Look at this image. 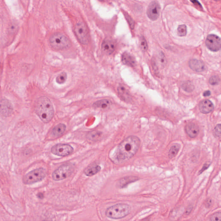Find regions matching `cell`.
Listing matches in <instances>:
<instances>
[{
  "label": "cell",
  "mask_w": 221,
  "mask_h": 221,
  "mask_svg": "<svg viewBox=\"0 0 221 221\" xmlns=\"http://www.w3.org/2000/svg\"><path fill=\"white\" fill-rule=\"evenodd\" d=\"M115 44L114 42L110 40H105L102 43V50L106 54H112L115 51Z\"/></svg>",
  "instance_id": "obj_15"
},
{
  "label": "cell",
  "mask_w": 221,
  "mask_h": 221,
  "mask_svg": "<svg viewBox=\"0 0 221 221\" xmlns=\"http://www.w3.org/2000/svg\"><path fill=\"white\" fill-rule=\"evenodd\" d=\"M46 175V171L43 168H39L30 171L23 178V183L32 184L43 179Z\"/></svg>",
  "instance_id": "obj_5"
},
{
  "label": "cell",
  "mask_w": 221,
  "mask_h": 221,
  "mask_svg": "<svg viewBox=\"0 0 221 221\" xmlns=\"http://www.w3.org/2000/svg\"><path fill=\"white\" fill-rule=\"evenodd\" d=\"M51 46L56 49H63L69 47L71 43L68 38L60 33H55L49 39Z\"/></svg>",
  "instance_id": "obj_4"
},
{
  "label": "cell",
  "mask_w": 221,
  "mask_h": 221,
  "mask_svg": "<svg viewBox=\"0 0 221 221\" xmlns=\"http://www.w3.org/2000/svg\"><path fill=\"white\" fill-rule=\"evenodd\" d=\"M111 104V101L109 100L104 99L96 101L93 103L92 106L95 108L105 109L110 106Z\"/></svg>",
  "instance_id": "obj_21"
},
{
  "label": "cell",
  "mask_w": 221,
  "mask_h": 221,
  "mask_svg": "<svg viewBox=\"0 0 221 221\" xmlns=\"http://www.w3.org/2000/svg\"><path fill=\"white\" fill-rule=\"evenodd\" d=\"M126 18L127 19V20H128V22H129V24H130V27H131L132 29H133V27H134V23L133 20L132 19H131V18H130V16L127 15V14H126Z\"/></svg>",
  "instance_id": "obj_32"
},
{
  "label": "cell",
  "mask_w": 221,
  "mask_h": 221,
  "mask_svg": "<svg viewBox=\"0 0 221 221\" xmlns=\"http://www.w3.org/2000/svg\"><path fill=\"white\" fill-rule=\"evenodd\" d=\"M214 134L216 137H221V124H218L214 129Z\"/></svg>",
  "instance_id": "obj_31"
},
{
  "label": "cell",
  "mask_w": 221,
  "mask_h": 221,
  "mask_svg": "<svg viewBox=\"0 0 221 221\" xmlns=\"http://www.w3.org/2000/svg\"><path fill=\"white\" fill-rule=\"evenodd\" d=\"M191 2L193 3H194V4L195 5H196V6H199V7H202L201 5H200V3H199V2H198V1H191Z\"/></svg>",
  "instance_id": "obj_36"
},
{
  "label": "cell",
  "mask_w": 221,
  "mask_h": 221,
  "mask_svg": "<svg viewBox=\"0 0 221 221\" xmlns=\"http://www.w3.org/2000/svg\"><path fill=\"white\" fill-rule=\"evenodd\" d=\"M220 81V78H219V76H213L210 77L209 80V83H210V84L214 86V85H217L218 84H219Z\"/></svg>",
  "instance_id": "obj_30"
},
{
  "label": "cell",
  "mask_w": 221,
  "mask_h": 221,
  "mask_svg": "<svg viewBox=\"0 0 221 221\" xmlns=\"http://www.w3.org/2000/svg\"><path fill=\"white\" fill-rule=\"evenodd\" d=\"M211 203H212V201H211V199H208L206 203V207L207 208H209L211 206Z\"/></svg>",
  "instance_id": "obj_34"
},
{
  "label": "cell",
  "mask_w": 221,
  "mask_h": 221,
  "mask_svg": "<svg viewBox=\"0 0 221 221\" xmlns=\"http://www.w3.org/2000/svg\"><path fill=\"white\" fill-rule=\"evenodd\" d=\"M158 60H159L161 65L162 66L164 67L166 64V59L165 55L162 52H161L158 55Z\"/></svg>",
  "instance_id": "obj_29"
},
{
  "label": "cell",
  "mask_w": 221,
  "mask_h": 221,
  "mask_svg": "<svg viewBox=\"0 0 221 221\" xmlns=\"http://www.w3.org/2000/svg\"><path fill=\"white\" fill-rule=\"evenodd\" d=\"M67 79V74L65 72H62L61 74H59L56 79V81L58 84H64L66 81Z\"/></svg>",
  "instance_id": "obj_25"
},
{
  "label": "cell",
  "mask_w": 221,
  "mask_h": 221,
  "mask_svg": "<svg viewBox=\"0 0 221 221\" xmlns=\"http://www.w3.org/2000/svg\"><path fill=\"white\" fill-rule=\"evenodd\" d=\"M160 13V6L156 1L150 3L147 9V15L148 18L152 20H156L159 17Z\"/></svg>",
  "instance_id": "obj_10"
},
{
  "label": "cell",
  "mask_w": 221,
  "mask_h": 221,
  "mask_svg": "<svg viewBox=\"0 0 221 221\" xmlns=\"http://www.w3.org/2000/svg\"><path fill=\"white\" fill-rule=\"evenodd\" d=\"M139 180V178L135 176L126 177L122 178L119 180L118 186L120 188H124L130 183L136 182Z\"/></svg>",
  "instance_id": "obj_18"
},
{
  "label": "cell",
  "mask_w": 221,
  "mask_h": 221,
  "mask_svg": "<svg viewBox=\"0 0 221 221\" xmlns=\"http://www.w3.org/2000/svg\"><path fill=\"white\" fill-rule=\"evenodd\" d=\"M187 31H186V27L185 25H181L179 26L178 28L177 33L178 35L180 36H184L186 35Z\"/></svg>",
  "instance_id": "obj_26"
},
{
  "label": "cell",
  "mask_w": 221,
  "mask_h": 221,
  "mask_svg": "<svg viewBox=\"0 0 221 221\" xmlns=\"http://www.w3.org/2000/svg\"><path fill=\"white\" fill-rule=\"evenodd\" d=\"M192 207H189L188 208V210H187V211H186V214H189V213H190V211H191L192 209Z\"/></svg>",
  "instance_id": "obj_37"
},
{
  "label": "cell",
  "mask_w": 221,
  "mask_h": 221,
  "mask_svg": "<svg viewBox=\"0 0 221 221\" xmlns=\"http://www.w3.org/2000/svg\"><path fill=\"white\" fill-rule=\"evenodd\" d=\"M185 129L186 134L191 138L196 137L199 133V127L194 123L187 124L185 126Z\"/></svg>",
  "instance_id": "obj_14"
},
{
  "label": "cell",
  "mask_w": 221,
  "mask_h": 221,
  "mask_svg": "<svg viewBox=\"0 0 221 221\" xmlns=\"http://www.w3.org/2000/svg\"><path fill=\"white\" fill-rule=\"evenodd\" d=\"M140 221H149V218H145Z\"/></svg>",
  "instance_id": "obj_38"
},
{
  "label": "cell",
  "mask_w": 221,
  "mask_h": 221,
  "mask_svg": "<svg viewBox=\"0 0 221 221\" xmlns=\"http://www.w3.org/2000/svg\"><path fill=\"white\" fill-rule=\"evenodd\" d=\"M180 145L178 144H174L171 147L169 152V157L172 158L175 157L179 150Z\"/></svg>",
  "instance_id": "obj_23"
},
{
  "label": "cell",
  "mask_w": 221,
  "mask_h": 221,
  "mask_svg": "<svg viewBox=\"0 0 221 221\" xmlns=\"http://www.w3.org/2000/svg\"><path fill=\"white\" fill-rule=\"evenodd\" d=\"M210 221H221V212H215L211 215Z\"/></svg>",
  "instance_id": "obj_28"
},
{
  "label": "cell",
  "mask_w": 221,
  "mask_h": 221,
  "mask_svg": "<svg viewBox=\"0 0 221 221\" xmlns=\"http://www.w3.org/2000/svg\"><path fill=\"white\" fill-rule=\"evenodd\" d=\"M189 65L192 70L196 72H202L205 70L204 63L202 61L197 59H191L189 62Z\"/></svg>",
  "instance_id": "obj_12"
},
{
  "label": "cell",
  "mask_w": 221,
  "mask_h": 221,
  "mask_svg": "<svg viewBox=\"0 0 221 221\" xmlns=\"http://www.w3.org/2000/svg\"><path fill=\"white\" fill-rule=\"evenodd\" d=\"M131 207L125 203H118L108 208L105 214L109 218L118 219L125 217L130 213Z\"/></svg>",
  "instance_id": "obj_3"
},
{
  "label": "cell",
  "mask_w": 221,
  "mask_h": 221,
  "mask_svg": "<svg viewBox=\"0 0 221 221\" xmlns=\"http://www.w3.org/2000/svg\"><path fill=\"white\" fill-rule=\"evenodd\" d=\"M199 107V110L201 113L203 114H207L213 111L214 109V105L210 100H205L200 102Z\"/></svg>",
  "instance_id": "obj_13"
},
{
  "label": "cell",
  "mask_w": 221,
  "mask_h": 221,
  "mask_svg": "<svg viewBox=\"0 0 221 221\" xmlns=\"http://www.w3.org/2000/svg\"><path fill=\"white\" fill-rule=\"evenodd\" d=\"M14 109L11 102L8 100L3 99L1 101V113L2 115L5 117L11 115Z\"/></svg>",
  "instance_id": "obj_11"
},
{
  "label": "cell",
  "mask_w": 221,
  "mask_h": 221,
  "mask_svg": "<svg viewBox=\"0 0 221 221\" xmlns=\"http://www.w3.org/2000/svg\"><path fill=\"white\" fill-rule=\"evenodd\" d=\"M101 168L99 165L92 164L87 167L84 171V173L87 176H92L95 175L101 170Z\"/></svg>",
  "instance_id": "obj_19"
},
{
  "label": "cell",
  "mask_w": 221,
  "mask_h": 221,
  "mask_svg": "<svg viewBox=\"0 0 221 221\" xmlns=\"http://www.w3.org/2000/svg\"><path fill=\"white\" fill-rule=\"evenodd\" d=\"M66 126L64 124L60 123L58 124L53 128L51 133L53 136L55 137H61L65 132Z\"/></svg>",
  "instance_id": "obj_20"
},
{
  "label": "cell",
  "mask_w": 221,
  "mask_h": 221,
  "mask_svg": "<svg viewBox=\"0 0 221 221\" xmlns=\"http://www.w3.org/2000/svg\"><path fill=\"white\" fill-rule=\"evenodd\" d=\"M141 145V141L138 137H128L120 143L116 148L113 156V160L120 163L129 160L135 155Z\"/></svg>",
  "instance_id": "obj_1"
},
{
  "label": "cell",
  "mask_w": 221,
  "mask_h": 221,
  "mask_svg": "<svg viewBox=\"0 0 221 221\" xmlns=\"http://www.w3.org/2000/svg\"><path fill=\"white\" fill-rule=\"evenodd\" d=\"M210 164H208V163L205 164L203 165L202 169H201V170H200V171H199L198 174H200L202 173L204 171H205L206 169H207L208 167L210 166Z\"/></svg>",
  "instance_id": "obj_33"
},
{
  "label": "cell",
  "mask_w": 221,
  "mask_h": 221,
  "mask_svg": "<svg viewBox=\"0 0 221 221\" xmlns=\"http://www.w3.org/2000/svg\"><path fill=\"white\" fill-rule=\"evenodd\" d=\"M140 48L143 51H145L147 50L148 45L147 42L145 38L143 36H141L140 39Z\"/></svg>",
  "instance_id": "obj_27"
},
{
  "label": "cell",
  "mask_w": 221,
  "mask_h": 221,
  "mask_svg": "<svg viewBox=\"0 0 221 221\" xmlns=\"http://www.w3.org/2000/svg\"><path fill=\"white\" fill-rule=\"evenodd\" d=\"M121 60L124 64L128 66L133 67L136 64V60L134 57L127 52L123 54Z\"/></svg>",
  "instance_id": "obj_17"
},
{
  "label": "cell",
  "mask_w": 221,
  "mask_h": 221,
  "mask_svg": "<svg viewBox=\"0 0 221 221\" xmlns=\"http://www.w3.org/2000/svg\"><path fill=\"white\" fill-rule=\"evenodd\" d=\"M34 108L36 115L44 123L50 122L54 115V109L52 103L45 96L40 97L35 101Z\"/></svg>",
  "instance_id": "obj_2"
},
{
  "label": "cell",
  "mask_w": 221,
  "mask_h": 221,
  "mask_svg": "<svg viewBox=\"0 0 221 221\" xmlns=\"http://www.w3.org/2000/svg\"><path fill=\"white\" fill-rule=\"evenodd\" d=\"M182 87L184 91L190 92H192L194 89V85L190 82L186 81L182 84Z\"/></svg>",
  "instance_id": "obj_24"
},
{
  "label": "cell",
  "mask_w": 221,
  "mask_h": 221,
  "mask_svg": "<svg viewBox=\"0 0 221 221\" xmlns=\"http://www.w3.org/2000/svg\"><path fill=\"white\" fill-rule=\"evenodd\" d=\"M102 134V133L100 131L94 130V131H91L88 133V134L87 135V138L90 141H97L98 139L101 137Z\"/></svg>",
  "instance_id": "obj_22"
},
{
  "label": "cell",
  "mask_w": 221,
  "mask_h": 221,
  "mask_svg": "<svg viewBox=\"0 0 221 221\" xmlns=\"http://www.w3.org/2000/svg\"><path fill=\"white\" fill-rule=\"evenodd\" d=\"M118 95L125 102H130L131 96L128 89L123 85H119L117 88Z\"/></svg>",
  "instance_id": "obj_16"
},
{
  "label": "cell",
  "mask_w": 221,
  "mask_h": 221,
  "mask_svg": "<svg viewBox=\"0 0 221 221\" xmlns=\"http://www.w3.org/2000/svg\"><path fill=\"white\" fill-rule=\"evenodd\" d=\"M210 95H211V92H210V91H209V90L204 92L203 94V95L205 97L209 96Z\"/></svg>",
  "instance_id": "obj_35"
},
{
  "label": "cell",
  "mask_w": 221,
  "mask_h": 221,
  "mask_svg": "<svg viewBox=\"0 0 221 221\" xmlns=\"http://www.w3.org/2000/svg\"><path fill=\"white\" fill-rule=\"evenodd\" d=\"M75 33L76 37L81 43L86 45L89 42V33L87 27L84 23H77L75 27Z\"/></svg>",
  "instance_id": "obj_7"
},
{
  "label": "cell",
  "mask_w": 221,
  "mask_h": 221,
  "mask_svg": "<svg viewBox=\"0 0 221 221\" xmlns=\"http://www.w3.org/2000/svg\"><path fill=\"white\" fill-rule=\"evenodd\" d=\"M74 169L73 165L69 164L61 165L53 172V179L59 181L66 178L72 174Z\"/></svg>",
  "instance_id": "obj_6"
},
{
  "label": "cell",
  "mask_w": 221,
  "mask_h": 221,
  "mask_svg": "<svg viewBox=\"0 0 221 221\" xmlns=\"http://www.w3.org/2000/svg\"><path fill=\"white\" fill-rule=\"evenodd\" d=\"M74 149L68 144L59 143L53 146L51 149L52 153L56 156L64 157L73 153Z\"/></svg>",
  "instance_id": "obj_8"
},
{
  "label": "cell",
  "mask_w": 221,
  "mask_h": 221,
  "mask_svg": "<svg viewBox=\"0 0 221 221\" xmlns=\"http://www.w3.org/2000/svg\"><path fill=\"white\" fill-rule=\"evenodd\" d=\"M206 45L208 49L213 51H217L221 48V39L214 34L208 35L206 40Z\"/></svg>",
  "instance_id": "obj_9"
}]
</instances>
